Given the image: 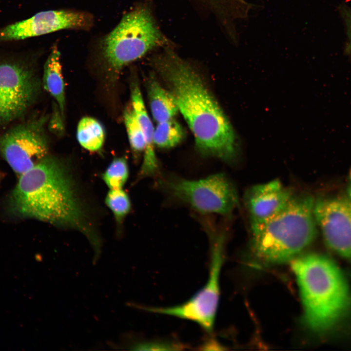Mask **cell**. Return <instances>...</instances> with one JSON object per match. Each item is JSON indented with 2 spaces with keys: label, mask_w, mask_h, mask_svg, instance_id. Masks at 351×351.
I'll return each mask as SVG.
<instances>
[{
  "label": "cell",
  "mask_w": 351,
  "mask_h": 351,
  "mask_svg": "<svg viewBox=\"0 0 351 351\" xmlns=\"http://www.w3.org/2000/svg\"><path fill=\"white\" fill-rule=\"evenodd\" d=\"M154 65L176 99L198 152L203 156L233 160L237 149L234 129L198 72L169 49L155 59Z\"/></svg>",
  "instance_id": "cell-1"
},
{
  "label": "cell",
  "mask_w": 351,
  "mask_h": 351,
  "mask_svg": "<svg viewBox=\"0 0 351 351\" xmlns=\"http://www.w3.org/2000/svg\"><path fill=\"white\" fill-rule=\"evenodd\" d=\"M9 208L19 217L73 228L91 239L73 180L65 165L54 157L47 156L20 176Z\"/></svg>",
  "instance_id": "cell-2"
},
{
  "label": "cell",
  "mask_w": 351,
  "mask_h": 351,
  "mask_svg": "<svg viewBox=\"0 0 351 351\" xmlns=\"http://www.w3.org/2000/svg\"><path fill=\"white\" fill-rule=\"evenodd\" d=\"M292 267L299 286L307 326L319 332L331 329L351 304L350 290L343 273L331 259L317 254L298 258Z\"/></svg>",
  "instance_id": "cell-3"
},
{
  "label": "cell",
  "mask_w": 351,
  "mask_h": 351,
  "mask_svg": "<svg viewBox=\"0 0 351 351\" xmlns=\"http://www.w3.org/2000/svg\"><path fill=\"white\" fill-rule=\"evenodd\" d=\"M314 202L308 194L293 195L273 217L251 223L252 246L256 257L265 263H281L308 246L317 234Z\"/></svg>",
  "instance_id": "cell-4"
},
{
  "label": "cell",
  "mask_w": 351,
  "mask_h": 351,
  "mask_svg": "<svg viewBox=\"0 0 351 351\" xmlns=\"http://www.w3.org/2000/svg\"><path fill=\"white\" fill-rule=\"evenodd\" d=\"M167 40L147 8L139 7L127 13L102 42L103 57L110 68L117 72Z\"/></svg>",
  "instance_id": "cell-5"
},
{
  "label": "cell",
  "mask_w": 351,
  "mask_h": 351,
  "mask_svg": "<svg viewBox=\"0 0 351 351\" xmlns=\"http://www.w3.org/2000/svg\"><path fill=\"white\" fill-rule=\"evenodd\" d=\"M39 82L20 53L0 55V126L22 117L35 100Z\"/></svg>",
  "instance_id": "cell-6"
},
{
  "label": "cell",
  "mask_w": 351,
  "mask_h": 351,
  "mask_svg": "<svg viewBox=\"0 0 351 351\" xmlns=\"http://www.w3.org/2000/svg\"><path fill=\"white\" fill-rule=\"evenodd\" d=\"M162 184L173 196L201 213L228 214L239 203L235 187L222 173L198 180L171 178Z\"/></svg>",
  "instance_id": "cell-7"
},
{
  "label": "cell",
  "mask_w": 351,
  "mask_h": 351,
  "mask_svg": "<svg viewBox=\"0 0 351 351\" xmlns=\"http://www.w3.org/2000/svg\"><path fill=\"white\" fill-rule=\"evenodd\" d=\"M223 235L214 238L208 281L190 299L176 306L146 308L145 309L151 312L193 321L207 332H211L214 328L219 300V278L223 261Z\"/></svg>",
  "instance_id": "cell-8"
},
{
  "label": "cell",
  "mask_w": 351,
  "mask_h": 351,
  "mask_svg": "<svg viewBox=\"0 0 351 351\" xmlns=\"http://www.w3.org/2000/svg\"><path fill=\"white\" fill-rule=\"evenodd\" d=\"M43 118L19 123L0 136V153L20 176L47 156Z\"/></svg>",
  "instance_id": "cell-9"
},
{
  "label": "cell",
  "mask_w": 351,
  "mask_h": 351,
  "mask_svg": "<svg viewBox=\"0 0 351 351\" xmlns=\"http://www.w3.org/2000/svg\"><path fill=\"white\" fill-rule=\"evenodd\" d=\"M313 214L328 247L351 259V200L343 197L315 200Z\"/></svg>",
  "instance_id": "cell-10"
},
{
  "label": "cell",
  "mask_w": 351,
  "mask_h": 351,
  "mask_svg": "<svg viewBox=\"0 0 351 351\" xmlns=\"http://www.w3.org/2000/svg\"><path fill=\"white\" fill-rule=\"evenodd\" d=\"M293 195L278 179L249 188L244 195V202L251 223L261 222L273 217L286 206Z\"/></svg>",
  "instance_id": "cell-11"
},
{
  "label": "cell",
  "mask_w": 351,
  "mask_h": 351,
  "mask_svg": "<svg viewBox=\"0 0 351 351\" xmlns=\"http://www.w3.org/2000/svg\"><path fill=\"white\" fill-rule=\"evenodd\" d=\"M131 97L132 108L143 131L146 143L143 160L138 174L139 178H142L154 175L158 168L154 149V128L146 110L140 90L136 82L131 85Z\"/></svg>",
  "instance_id": "cell-12"
},
{
  "label": "cell",
  "mask_w": 351,
  "mask_h": 351,
  "mask_svg": "<svg viewBox=\"0 0 351 351\" xmlns=\"http://www.w3.org/2000/svg\"><path fill=\"white\" fill-rule=\"evenodd\" d=\"M44 88L55 99L63 118L65 110L64 82L60 62V53L54 46L44 65L43 74Z\"/></svg>",
  "instance_id": "cell-13"
},
{
  "label": "cell",
  "mask_w": 351,
  "mask_h": 351,
  "mask_svg": "<svg viewBox=\"0 0 351 351\" xmlns=\"http://www.w3.org/2000/svg\"><path fill=\"white\" fill-rule=\"evenodd\" d=\"M147 87L150 109L155 120L159 123L173 118L179 110L173 94L154 78L149 80Z\"/></svg>",
  "instance_id": "cell-14"
},
{
  "label": "cell",
  "mask_w": 351,
  "mask_h": 351,
  "mask_svg": "<svg viewBox=\"0 0 351 351\" xmlns=\"http://www.w3.org/2000/svg\"><path fill=\"white\" fill-rule=\"evenodd\" d=\"M77 137L78 143L83 148L95 152L102 147L105 131L98 121L92 117H84L78 122Z\"/></svg>",
  "instance_id": "cell-15"
},
{
  "label": "cell",
  "mask_w": 351,
  "mask_h": 351,
  "mask_svg": "<svg viewBox=\"0 0 351 351\" xmlns=\"http://www.w3.org/2000/svg\"><path fill=\"white\" fill-rule=\"evenodd\" d=\"M185 136L183 127L173 118L157 123L154 128V142L159 148H173L179 144Z\"/></svg>",
  "instance_id": "cell-16"
},
{
  "label": "cell",
  "mask_w": 351,
  "mask_h": 351,
  "mask_svg": "<svg viewBox=\"0 0 351 351\" xmlns=\"http://www.w3.org/2000/svg\"><path fill=\"white\" fill-rule=\"evenodd\" d=\"M129 176V167L124 157L114 158L107 167L102 178L110 189L122 188Z\"/></svg>",
  "instance_id": "cell-17"
},
{
  "label": "cell",
  "mask_w": 351,
  "mask_h": 351,
  "mask_svg": "<svg viewBox=\"0 0 351 351\" xmlns=\"http://www.w3.org/2000/svg\"><path fill=\"white\" fill-rule=\"evenodd\" d=\"M105 203L119 224L122 222L131 209L129 197L122 188L110 189L105 197Z\"/></svg>",
  "instance_id": "cell-18"
},
{
  "label": "cell",
  "mask_w": 351,
  "mask_h": 351,
  "mask_svg": "<svg viewBox=\"0 0 351 351\" xmlns=\"http://www.w3.org/2000/svg\"><path fill=\"white\" fill-rule=\"evenodd\" d=\"M124 118L129 143L133 151L137 154L141 153L145 148V139L133 109L125 111Z\"/></svg>",
  "instance_id": "cell-19"
},
{
  "label": "cell",
  "mask_w": 351,
  "mask_h": 351,
  "mask_svg": "<svg viewBox=\"0 0 351 351\" xmlns=\"http://www.w3.org/2000/svg\"><path fill=\"white\" fill-rule=\"evenodd\" d=\"M179 345L169 342H146L136 343L131 346L134 350H175L181 348Z\"/></svg>",
  "instance_id": "cell-20"
},
{
  "label": "cell",
  "mask_w": 351,
  "mask_h": 351,
  "mask_svg": "<svg viewBox=\"0 0 351 351\" xmlns=\"http://www.w3.org/2000/svg\"><path fill=\"white\" fill-rule=\"evenodd\" d=\"M341 13L345 25L347 34L345 52L351 60V7L347 6L342 7Z\"/></svg>",
  "instance_id": "cell-21"
},
{
  "label": "cell",
  "mask_w": 351,
  "mask_h": 351,
  "mask_svg": "<svg viewBox=\"0 0 351 351\" xmlns=\"http://www.w3.org/2000/svg\"><path fill=\"white\" fill-rule=\"evenodd\" d=\"M347 194L350 200H351V184L348 187Z\"/></svg>",
  "instance_id": "cell-22"
},
{
  "label": "cell",
  "mask_w": 351,
  "mask_h": 351,
  "mask_svg": "<svg viewBox=\"0 0 351 351\" xmlns=\"http://www.w3.org/2000/svg\"><path fill=\"white\" fill-rule=\"evenodd\" d=\"M350 176H351V172L350 173Z\"/></svg>",
  "instance_id": "cell-23"
},
{
  "label": "cell",
  "mask_w": 351,
  "mask_h": 351,
  "mask_svg": "<svg viewBox=\"0 0 351 351\" xmlns=\"http://www.w3.org/2000/svg\"></svg>",
  "instance_id": "cell-24"
}]
</instances>
